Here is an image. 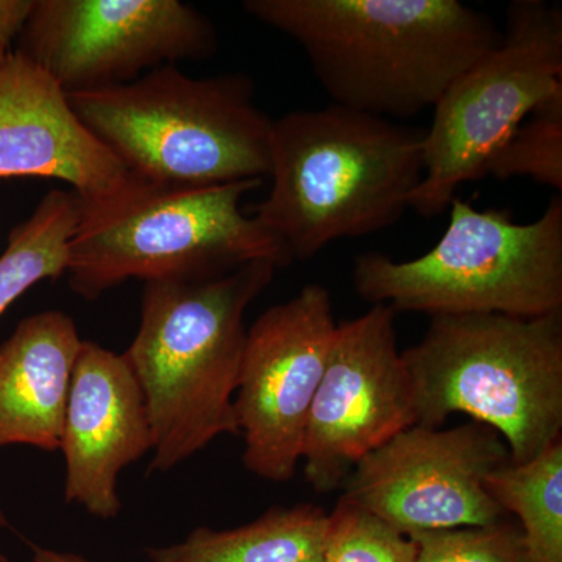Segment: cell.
<instances>
[{"mask_svg": "<svg viewBox=\"0 0 562 562\" xmlns=\"http://www.w3.org/2000/svg\"><path fill=\"white\" fill-rule=\"evenodd\" d=\"M255 20L301 46L335 105L384 120L435 109L502 40L460 0H246Z\"/></svg>", "mask_w": 562, "mask_h": 562, "instance_id": "6da1fadb", "label": "cell"}, {"mask_svg": "<svg viewBox=\"0 0 562 562\" xmlns=\"http://www.w3.org/2000/svg\"><path fill=\"white\" fill-rule=\"evenodd\" d=\"M425 128L330 105L272 120L271 190L254 217L290 261L401 220L424 179Z\"/></svg>", "mask_w": 562, "mask_h": 562, "instance_id": "7a4b0ae2", "label": "cell"}, {"mask_svg": "<svg viewBox=\"0 0 562 562\" xmlns=\"http://www.w3.org/2000/svg\"><path fill=\"white\" fill-rule=\"evenodd\" d=\"M271 260L221 276L144 281L140 322L125 351L146 397L154 458L169 472L224 435H239L235 401L250 303L272 283Z\"/></svg>", "mask_w": 562, "mask_h": 562, "instance_id": "3957f363", "label": "cell"}, {"mask_svg": "<svg viewBox=\"0 0 562 562\" xmlns=\"http://www.w3.org/2000/svg\"><path fill=\"white\" fill-rule=\"evenodd\" d=\"M79 120L136 180L201 190L271 171L272 120L246 74L187 76L176 66L87 92H70Z\"/></svg>", "mask_w": 562, "mask_h": 562, "instance_id": "277c9868", "label": "cell"}, {"mask_svg": "<svg viewBox=\"0 0 562 562\" xmlns=\"http://www.w3.org/2000/svg\"><path fill=\"white\" fill-rule=\"evenodd\" d=\"M420 427L452 414L497 431L513 462L530 461L562 432V312L538 317H431L402 351Z\"/></svg>", "mask_w": 562, "mask_h": 562, "instance_id": "5b68a950", "label": "cell"}, {"mask_svg": "<svg viewBox=\"0 0 562 562\" xmlns=\"http://www.w3.org/2000/svg\"><path fill=\"white\" fill-rule=\"evenodd\" d=\"M449 227L427 254L395 261L379 251L355 258L353 284L372 305L428 316L562 312V199L538 221L514 224L454 198Z\"/></svg>", "mask_w": 562, "mask_h": 562, "instance_id": "8992f818", "label": "cell"}, {"mask_svg": "<svg viewBox=\"0 0 562 562\" xmlns=\"http://www.w3.org/2000/svg\"><path fill=\"white\" fill-rule=\"evenodd\" d=\"M262 180L201 190H165L140 183L101 209L81 211L70 238V288L92 301L128 279L221 276L246 262L291 265L283 247L243 199Z\"/></svg>", "mask_w": 562, "mask_h": 562, "instance_id": "52a82bcc", "label": "cell"}, {"mask_svg": "<svg viewBox=\"0 0 562 562\" xmlns=\"http://www.w3.org/2000/svg\"><path fill=\"white\" fill-rule=\"evenodd\" d=\"M560 91L561 7L516 0L501 43L457 77L432 109L424 136V179L409 209L424 217L449 210L462 184L486 177L509 136Z\"/></svg>", "mask_w": 562, "mask_h": 562, "instance_id": "ba28073f", "label": "cell"}, {"mask_svg": "<svg viewBox=\"0 0 562 562\" xmlns=\"http://www.w3.org/2000/svg\"><path fill=\"white\" fill-rule=\"evenodd\" d=\"M216 49L209 18L180 0H35L16 52L70 94L206 60Z\"/></svg>", "mask_w": 562, "mask_h": 562, "instance_id": "9c48e42d", "label": "cell"}, {"mask_svg": "<svg viewBox=\"0 0 562 562\" xmlns=\"http://www.w3.org/2000/svg\"><path fill=\"white\" fill-rule=\"evenodd\" d=\"M509 460L502 436L479 422L413 425L355 465L341 498L405 536L484 527L508 517L484 479Z\"/></svg>", "mask_w": 562, "mask_h": 562, "instance_id": "30bf717a", "label": "cell"}, {"mask_svg": "<svg viewBox=\"0 0 562 562\" xmlns=\"http://www.w3.org/2000/svg\"><path fill=\"white\" fill-rule=\"evenodd\" d=\"M336 328L330 292L313 283L247 330L233 406L243 462L254 475L273 483L295 475Z\"/></svg>", "mask_w": 562, "mask_h": 562, "instance_id": "8fae6325", "label": "cell"}, {"mask_svg": "<svg viewBox=\"0 0 562 562\" xmlns=\"http://www.w3.org/2000/svg\"><path fill=\"white\" fill-rule=\"evenodd\" d=\"M395 314L373 305L336 328L303 439L302 461L314 491L339 490L366 454L416 424Z\"/></svg>", "mask_w": 562, "mask_h": 562, "instance_id": "7c38bea8", "label": "cell"}, {"mask_svg": "<svg viewBox=\"0 0 562 562\" xmlns=\"http://www.w3.org/2000/svg\"><path fill=\"white\" fill-rule=\"evenodd\" d=\"M10 177L65 181L81 211L143 183L88 131L57 81L20 52L0 65V179Z\"/></svg>", "mask_w": 562, "mask_h": 562, "instance_id": "4fadbf2b", "label": "cell"}, {"mask_svg": "<svg viewBox=\"0 0 562 562\" xmlns=\"http://www.w3.org/2000/svg\"><path fill=\"white\" fill-rule=\"evenodd\" d=\"M154 447L146 397L124 355L81 341L61 447L65 498L91 516L109 520L121 513L120 473Z\"/></svg>", "mask_w": 562, "mask_h": 562, "instance_id": "5bb4252c", "label": "cell"}, {"mask_svg": "<svg viewBox=\"0 0 562 562\" xmlns=\"http://www.w3.org/2000/svg\"><path fill=\"white\" fill-rule=\"evenodd\" d=\"M81 339L69 314L25 317L0 344V447H61L66 406Z\"/></svg>", "mask_w": 562, "mask_h": 562, "instance_id": "9a60e30c", "label": "cell"}, {"mask_svg": "<svg viewBox=\"0 0 562 562\" xmlns=\"http://www.w3.org/2000/svg\"><path fill=\"white\" fill-rule=\"evenodd\" d=\"M328 513L313 503L273 506L233 530L195 528L184 541L151 547V562H321Z\"/></svg>", "mask_w": 562, "mask_h": 562, "instance_id": "2e32d148", "label": "cell"}, {"mask_svg": "<svg viewBox=\"0 0 562 562\" xmlns=\"http://www.w3.org/2000/svg\"><path fill=\"white\" fill-rule=\"evenodd\" d=\"M484 487L503 513L519 519L532 561L562 562V439L530 461L494 469Z\"/></svg>", "mask_w": 562, "mask_h": 562, "instance_id": "e0dca14e", "label": "cell"}, {"mask_svg": "<svg viewBox=\"0 0 562 562\" xmlns=\"http://www.w3.org/2000/svg\"><path fill=\"white\" fill-rule=\"evenodd\" d=\"M80 217L81 202L72 191L52 190L32 216L11 231L0 255V316L36 283L66 272L69 241Z\"/></svg>", "mask_w": 562, "mask_h": 562, "instance_id": "ac0fdd59", "label": "cell"}, {"mask_svg": "<svg viewBox=\"0 0 562 562\" xmlns=\"http://www.w3.org/2000/svg\"><path fill=\"white\" fill-rule=\"evenodd\" d=\"M486 176L527 177L562 192V91L541 103L492 157Z\"/></svg>", "mask_w": 562, "mask_h": 562, "instance_id": "d6986e66", "label": "cell"}, {"mask_svg": "<svg viewBox=\"0 0 562 562\" xmlns=\"http://www.w3.org/2000/svg\"><path fill=\"white\" fill-rule=\"evenodd\" d=\"M416 543L373 514L339 498L328 514L321 562H413Z\"/></svg>", "mask_w": 562, "mask_h": 562, "instance_id": "ffe728a7", "label": "cell"}, {"mask_svg": "<svg viewBox=\"0 0 562 562\" xmlns=\"http://www.w3.org/2000/svg\"><path fill=\"white\" fill-rule=\"evenodd\" d=\"M413 562H535L519 525L503 519L484 527L414 532Z\"/></svg>", "mask_w": 562, "mask_h": 562, "instance_id": "44dd1931", "label": "cell"}, {"mask_svg": "<svg viewBox=\"0 0 562 562\" xmlns=\"http://www.w3.org/2000/svg\"><path fill=\"white\" fill-rule=\"evenodd\" d=\"M33 9L35 0H0V46L10 50V44L20 38Z\"/></svg>", "mask_w": 562, "mask_h": 562, "instance_id": "7402d4cb", "label": "cell"}, {"mask_svg": "<svg viewBox=\"0 0 562 562\" xmlns=\"http://www.w3.org/2000/svg\"><path fill=\"white\" fill-rule=\"evenodd\" d=\"M33 562H88L81 554L58 552L46 547L33 546Z\"/></svg>", "mask_w": 562, "mask_h": 562, "instance_id": "603a6c76", "label": "cell"}, {"mask_svg": "<svg viewBox=\"0 0 562 562\" xmlns=\"http://www.w3.org/2000/svg\"><path fill=\"white\" fill-rule=\"evenodd\" d=\"M0 527H9V517L3 512L2 501H0ZM0 562H10L2 552H0Z\"/></svg>", "mask_w": 562, "mask_h": 562, "instance_id": "cb8c5ba5", "label": "cell"}, {"mask_svg": "<svg viewBox=\"0 0 562 562\" xmlns=\"http://www.w3.org/2000/svg\"><path fill=\"white\" fill-rule=\"evenodd\" d=\"M9 49H5V47L0 46V65H2L3 60H5L7 55H9Z\"/></svg>", "mask_w": 562, "mask_h": 562, "instance_id": "d4e9b609", "label": "cell"}]
</instances>
